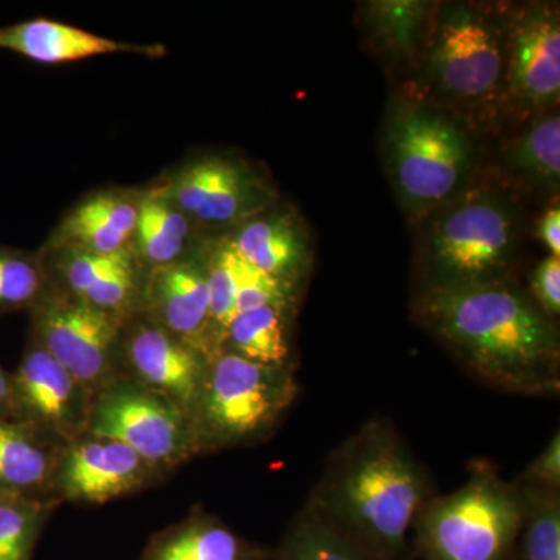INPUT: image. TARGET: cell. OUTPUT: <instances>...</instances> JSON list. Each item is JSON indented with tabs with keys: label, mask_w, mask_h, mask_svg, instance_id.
I'll use <instances>...</instances> for the list:
<instances>
[{
	"label": "cell",
	"mask_w": 560,
	"mask_h": 560,
	"mask_svg": "<svg viewBox=\"0 0 560 560\" xmlns=\"http://www.w3.org/2000/svg\"><path fill=\"white\" fill-rule=\"evenodd\" d=\"M423 313L492 385L528 394L558 389V335L517 291L485 280H444L423 298Z\"/></svg>",
	"instance_id": "6da1fadb"
},
{
	"label": "cell",
	"mask_w": 560,
	"mask_h": 560,
	"mask_svg": "<svg viewBox=\"0 0 560 560\" xmlns=\"http://www.w3.org/2000/svg\"><path fill=\"white\" fill-rule=\"evenodd\" d=\"M431 499L425 469L389 425L372 420L330 456L311 501L377 560H401Z\"/></svg>",
	"instance_id": "7a4b0ae2"
},
{
	"label": "cell",
	"mask_w": 560,
	"mask_h": 560,
	"mask_svg": "<svg viewBox=\"0 0 560 560\" xmlns=\"http://www.w3.org/2000/svg\"><path fill=\"white\" fill-rule=\"evenodd\" d=\"M525 490L478 464L448 495L431 497L415 523L416 547L427 560H504L525 518Z\"/></svg>",
	"instance_id": "3957f363"
},
{
	"label": "cell",
	"mask_w": 560,
	"mask_h": 560,
	"mask_svg": "<svg viewBox=\"0 0 560 560\" xmlns=\"http://www.w3.org/2000/svg\"><path fill=\"white\" fill-rule=\"evenodd\" d=\"M296 394L291 368L265 366L221 350L209 360L190 411L198 455L265 440Z\"/></svg>",
	"instance_id": "277c9868"
},
{
	"label": "cell",
	"mask_w": 560,
	"mask_h": 560,
	"mask_svg": "<svg viewBox=\"0 0 560 560\" xmlns=\"http://www.w3.org/2000/svg\"><path fill=\"white\" fill-rule=\"evenodd\" d=\"M88 433L128 445L165 475L198 456L189 412L130 378L95 394Z\"/></svg>",
	"instance_id": "5b68a950"
},
{
	"label": "cell",
	"mask_w": 560,
	"mask_h": 560,
	"mask_svg": "<svg viewBox=\"0 0 560 560\" xmlns=\"http://www.w3.org/2000/svg\"><path fill=\"white\" fill-rule=\"evenodd\" d=\"M28 340L54 357L92 396L120 375V342L128 318L49 289L28 311Z\"/></svg>",
	"instance_id": "8992f818"
},
{
	"label": "cell",
	"mask_w": 560,
	"mask_h": 560,
	"mask_svg": "<svg viewBox=\"0 0 560 560\" xmlns=\"http://www.w3.org/2000/svg\"><path fill=\"white\" fill-rule=\"evenodd\" d=\"M10 378L11 419L62 447L88 433L94 396L35 341Z\"/></svg>",
	"instance_id": "52a82bcc"
},
{
	"label": "cell",
	"mask_w": 560,
	"mask_h": 560,
	"mask_svg": "<svg viewBox=\"0 0 560 560\" xmlns=\"http://www.w3.org/2000/svg\"><path fill=\"white\" fill-rule=\"evenodd\" d=\"M165 474L128 445L84 433L62 448L54 477L58 504H105L164 480Z\"/></svg>",
	"instance_id": "ba28073f"
},
{
	"label": "cell",
	"mask_w": 560,
	"mask_h": 560,
	"mask_svg": "<svg viewBox=\"0 0 560 560\" xmlns=\"http://www.w3.org/2000/svg\"><path fill=\"white\" fill-rule=\"evenodd\" d=\"M208 364L205 353L180 341L145 313H135L125 324L119 377L168 397L189 416Z\"/></svg>",
	"instance_id": "9c48e42d"
},
{
	"label": "cell",
	"mask_w": 560,
	"mask_h": 560,
	"mask_svg": "<svg viewBox=\"0 0 560 560\" xmlns=\"http://www.w3.org/2000/svg\"><path fill=\"white\" fill-rule=\"evenodd\" d=\"M156 183L200 231L245 223L259 209L256 179L228 158H194Z\"/></svg>",
	"instance_id": "30bf717a"
},
{
	"label": "cell",
	"mask_w": 560,
	"mask_h": 560,
	"mask_svg": "<svg viewBox=\"0 0 560 560\" xmlns=\"http://www.w3.org/2000/svg\"><path fill=\"white\" fill-rule=\"evenodd\" d=\"M466 147L458 131L440 117L412 113L394 138V167L401 191L416 202L444 200L463 175Z\"/></svg>",
	"instance_id": "8fae6325"
},
{
	"label": "cell",
	"mask_w": 560,
	"mask_h": 560,
	"mask_svg": "<svg viewBox=\"0 0 560 560\" xmlns=\"http://www.w3.org/2000/svg\"><path fill=\"white\" fill-rule=\"evenodd\" d=\"M39 253L55 289L124 318L140 312L147 270L135 250L98 254L73 248H40Z\"/></svg>",
	"instance_id": "7c38bea8"
},
{
	"label": "cell",
	"mask_w": 560,
	"mask_h": 560,
	"mask_svg": "<svg viewBox=\"0 0 560 560\" xmlns=\"http://www.w3.org/2000/svg\"><path fill=\"white\" fill-rule=\"evenodd\" d=\"M202 253L205 248L191 259L147 271L140 312L210 360V291Z\"/></svg>",
	"instance_id": "4fadbf2b"
},
{
	"label": "cell",
	"mask_w": 560,
	"mask_h": 560,
	"mask_svg": "<svg viewBox=\"0 0 560 560\" xmlns=\"http://www.w3.org/2000/svg\"><path fill=\"white\" fill-rule=\"evenodd\" d=\"M512 226L503 210L471 202L453 210L434 235V259L448 280H481L504 261Z\"/></svg>",
	"instance_id": "5bb4252c"
},
{
	"label": "cell",
	"mask_w": 560,
	"mask_h": 560,
	"mask_svg": "<svg viewBox=\"0 0 560 560\" xmlns=\"http://www.w3.org/2000/svg\"><path fill=\"white\" fill-rule=\"evenodd\" d=\"M143 189L105 187L91 191L65 213L43 249L73 248L98 254L132 249Z\"/></svg>",
	"instance_id": "9a60e30c"
},
{
	"label": "cell",
	"mask_w": 560,
	"mask_h": 560,
	"mask_svg": "<svg viewBox=\"0 0 560 560\" xmlns=\"http://www.w3.org/2000/svg\"><path fill=\"white\" fill-rule=\"evenodd\" d=\"M434 68L442 86L460 97H480L499 83L501 51L492 33L477 18L458 13L442 27Z\"/></svg>",
	"instance_id": "2e32d148"
},
{
	"label": "cell",
	"mask_w": 560,
	"mask_h": 560,
	"mask_svg": "<svg viewBox=\"0 0 560 560\" xmlns=\"http://www.w3.org/2000/svg\"><path fill=\"white\" fill-rule=\"evenodd\" d=\"M0 49L16 51L40 65H65L113 54H135L147 58L167 55L162 44L121 43L46 18L0 27Z\"/></svg>",
	"instance_id": "e0dca14e"
},
{
	"label": "cell",
	"mask_w": 560,
	"mask_h": 560,
	"mask_svg": "<svg viewBox=\"0 0 560 560\" xmlns=\"http://www.w3.org/2000/svg\"><path fill=\"white\" fill-rule=\"evenodd\" d=\"M65 447L20 420L0 418V492L58 506L54 477Z\"/></svg>",
	"instance_id": "ac0fdd59"
},
{
	"label": "cell",
	"mask_w": 560,
	"mask_h": 560,
	"mask_svg": "<svg viewBox=\"0 0 560 560\" xmlns=\"http://www.w3.org/2000/svg\"><path fill=\"white\" fill-rule=\"evenodd\" d=\"M200 235L197 224L164 194L160 184L143 189L131 248L147 271L198 256L205 248Z\"/></svg>",
	"instance_id": "d6986e66"
},
{
	"label": "cell",
	"mask_w": 560,
	"mask_h": 560,
	"mask_svg": "<svg viewBox=\"0 0 560 560\" xmlns=\"http://www.w3.org/2000/svg\"><path fill=\"white\" fill-rule=\"evenodd\" d=\"M512 84L525 101H555L560 92V31L550 18H533L518 31L511 60Z\"/></svg>",
	"instance_id": "ffe728a7"
},
{
	"label": "cell",
	"mask_w": 560,
	"mask_h": 560,
	"mask_svg": "<svg viewBox=\"0 0 560 560\" xmlns=\"http://www.w3.org/2000/svg\"><path fill=\"white\" fill-rule=\"evenodd\" d=\"M226 241L254 268L293 287L305 249L300 231L289 217H253Z\"/></svg>",
	"instance_id": "44dd1931"
},
{
	"label": "cell",
	"mask_w": 560,
	"mask_h": 560,
	"mask_svg": "<svg viewBox=\"0 0 560 560\" xmlns=\"http://www.w3.org/2000/svg\"><path fill=\"white\" fill-rule=\"evenodd\" d=\"M289 308L268 305L238 313L224 331L221 350L265 366L290 368Z\"/></svg>",
	"instance_id": "7402d4cb"
},
{
	"label": "cell",
	"mask_w": 560,
	"mask_h": 560,
	"mask_svg": "<svg viewBox=\"0 0 560 560\" xmlns=\"http://www.w3.org/2000/svg\"><path fill=\"white\" fill-rule=\"evenodd\" d=\"M243 544L215 518L194 517L165 534L150 560H243Z\"/></svg>",
	"instance_id": "603a6c76"
},
{
	"label": "cell",
	"mask_w": 560,
	"mask_h": 560,
	"mask_svg": "<svg viewBox=\"0 0 560 560\" xmlns=\"http://www.w3.org/2000/svg\"><path fill=\"white\" fill-rule=\"evenodd\" d=\"M278 560H377L324 517L308 501L298 515Z\"/></svg>",
	"instance_id": "cb8c5ba5"
},
{
	"label": "cell",
	"mask_w": 560,
	"mask_h": 560,
	"mask_svg": "<svg viewBox=\"0 0 560 560\" xmlns=\"http://www.w3.org/2000/svg\"><path fill=\"white\" fill-rule=\"evenodd\" d=\"M205 264L210 291V359L221 352L224 331L235 316L241 287L242 257L228 241L205 246Z\"/></svg>",
	"instance_id": "d4e9b609"
},
{
	"label": "cell",
	"mask_w": 560,
	"mask_h": 560,
	"mask_svg": "<svg viewBox=\"0 0 560 560\" xmlns=\"http://www.w3.org/2000/svg\"><path fill=\"white\" fill-rule=\"evenodd\" d=\"M521 486L525 490L526 510L515 541L517 560H560L559 490Z\"/></svg>",
	"instance_id": "484cf974"
},
{
	"label": "cell",
	"mask_w": 560,
	"mask_h": 560,
	"mask_svg": "<svg viewBox=\"0 0 560 560\" xmlns=\"http://www.w3.org/2000/svg\"><path fill=\"white\" fill-rule=\"evenodd\" d=\"M47 289L49 275L39 250L0 245V313L31 311Z\"/></svg>",
	"instance_id": "4316f807"
},
{
	"label": "cell",
	"mask_w": 560,
	"mask_h": 560,
	"mask_svg": "<svg viewBox=\"0 0 560 560\" xmlns=\"http://www.w3.org/2000/svg\"><path fill=\"white\" fill-rule=\"evenodd\" d=\"M54 504L0 492V560H28Z\"/></svg>",
	"instance_id": "83f0119b"
},
{
	"label": "cell",
	"mask_w": 560,
	"mask_h": 560,
	"mask_svg": "<svg viewBox=\"0 0 560 560\" xmlns=\"http://www.w3.org/2000/svg\"><path fill=\"white\" fill-rule=\"evenodd\" d=\"M518 161L544 178L558 179L560 173V119L539 121L522 140Z\"/></svg>",
	"instance_id": "f1b7e54d"
},
{
	"label": "cell",
	"mask_w": 560,
	"mask_h": 560,
	"mask_svg": "<svg viewBox=\"0 0 560 560\" xmlns=\"http://www.w3.org/2000/svg\"><path fill=\"white\" fill-rule=\"evenodd\" d=\"M291 289L293 287L289 283L265 275L242 259L241 287H238L237 302H235V315L268 307V305L290 307L291 293H293Z\"/></svg>",
	"instance_id": "f546056e"
},
{
	"label": "cell",
	"mask_w": 560,
	"mask_h": 560,
	"mask_svg": "<svg viewBox=\"0 0 560 560\" xmlns=\"http://www.w3.org/2000/svg\"><path fill=\"white\" fill-rule=\"evenodd\" d=\"M518 485L529 488L559 490L560 486V433L555 434L547 447L530 463Z\"/></svg>",
	"instance_id": "4dcf8cb0"
},
{
	"label": "cell",
	"mask_w": 560,
	"mask_h": 560,
	"mask_svg": "<svg viewBox=\"0 0 560 560\" xmlns=\"http://www.w3.org/2000/svg\"><path fill=\"white\" fill-rule=\"evenodd\" d=\"M533 290L545 312L551 316L560 313V260L550 256L534 272Z\"/></svg>",
	"instance_id": "1f68e13d"
},
{
	"label": "cell",
	"mask_w": 560,
	"mask_h": 560,
	"mask_svg": "<svg viewBox=\"0 0 560 560\" xmlns=\"http://www.w3.org/2000/svg\"><path fill=\"white\" fill-rule=\"evenodd\" d=\"M541 242L551 250V256H560V209L558 206L545 213L539 224Z\"/></svg>",
	"instance_id": "d6a6232c"
},
{
	"label": "cell",
	"mask_w": 560,
	"mask_h": 560,
	"mask_svg": "<svg viewBox=\"0 0 560 560\" xmlns=\"http://www.w3.org/2000/svg\"><path fill=\"white\" fill-rule=\"evenodd\" d=\"M0 418H11V378L0 366Z\"/></svg>",
	"instance_id": "836d02e7"
}]
</instances>
